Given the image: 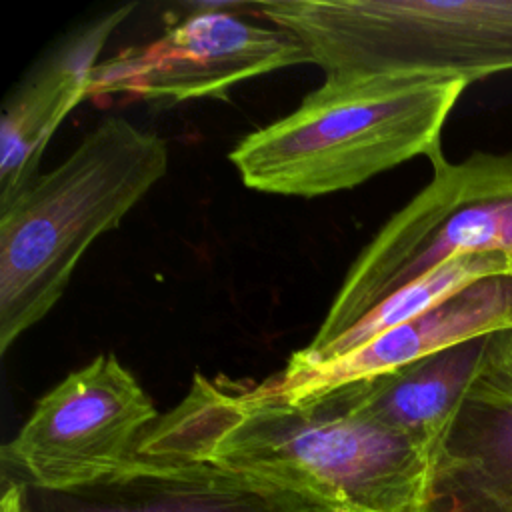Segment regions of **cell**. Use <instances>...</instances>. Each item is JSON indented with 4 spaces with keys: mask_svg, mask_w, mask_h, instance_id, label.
<instances>
[{
    "mask_svg": "<svg viewBox=\"0 0 512 512\" xmlns=\"http://www.w3.org/2000/svg\"><path fill=\"white\" fill-rule=\"evenodd\" d=\"M512 330V278H482L420 316L402 322L330 360L290 356L284 370L264 384L286 398H304L344 382L392 372L456 344Z\"/></svg>",
    "mask_w": 512,
    "mask_h": 512,
    "instance_id": "10",
    "label": "cell"
},
{
    "mask_svg": "<svg viewBox=\"0 0 512 512\" xmlns=\"http://www.w3.org/2000/svg\"><path fill=\"white\" fill-rule=\"evenodd\" d=\"M326 76L476 82L512 70V0H276L254 4Z\"/></svg>",
    "mask_w": 512,
    "mask_h": 512,
    "instance_id": "4",
    "label": "cell"
},
{
    "mask_svg": "<svg viewBox=\"0 0 512 512\" xmlns=\"http://www.w3.org/2000/svg\"><path fill=\"white\" fill-rule=\"evenodd\" d=\"M16 484L22 512H340L316 496L228 468L140 456L70 488Z\"/></svg>",
    "mask_w": 512,
    "mask_h": 512,
    "instance_id": "8",
    "label": "cell"
},
{
    "mask_svg": "<svg viewBox=\"0 0 512 512\" xmlns=\"http://www.w3.org/2000/svg\"><path fill=\"white\" fill-rule=\"evenodd\" d=\"M134 6L112 10L70 36L6 100L0 122V206L36 176L52 134L84 100L96 56Z\"/></svg>",
    "mask_w": 512,
    "mask_h": 512,
    "instance_id": "11",
    "label": "cell"
},
{
    "mask_svg": "<svg viewBox=\"0 0 512 512\" xmlns=\"http://www.w3.org/2000/svg\"><path fill=\"white\" fill-rule=\"evenodd\" d=\"M464 82L414 76H326L284 118L246 134L228 154L244 186L314 198L360 186L442 150V128Z\"/></svg>",
    "mask_w": 512,
    "mask_h": 512,
    "instance_id": "3",
    "label": "cell"
},
{
    "mask_svg": "<svg viewBox=\"0 0 512 512\" xmlns=\"http://www.w3.org/2000/svg\"><path fill=\"white\" fill-rule=\"evenodd\" d=\"M508 276L512 278V262H510V268H508Z\"/></svg>",
    "mask_w": 512,
    "mask_h": 512,
    "instance_id": "15",
    "label": "cell"
},
{
    "mask_svg": "<svg viewBox=\"0 0 512 512\" xmlns=\"http://www.w3.org/2000/svg\"><path fill=\"white\" fill-rule=\"evenodd\" d=\"M430 182L400 208L352 262L310 344L316 358L386 298L464 254H504L512 262V148L430 158Z\"/></svg>",
    "mask_w": 512,
    "mask_h": 512,
    "instance_id": "5",
    "label": "cell"
},
{
    "mask_svg": "<svg viewBox=\"0 0 512 512\" xmlns=\"http://www.w3.org/2000/svg\"><path fill=\"white\" fill-rule=\"evenodd\" d=\"M410 512H512V340L496 332L434 442Z\"/></svg>",
    "mask_w": 512,
    "mask_h": 512,
    "instance_id": "9",
    "label": "cell"
},
{
    "mask_svg": "<svg viewBox=\"0 0 512 512\" xmlns=\"http://www.w3.org/2000/svg\"><path fill=\"white\" fill-rule=\"evenodd\" d=\"M132 456L228 468L340 512H410L430 450L350 406L338 388L286 398L264 382L244 386L196 372Z\"/></svg>",
    "mask_w": 512,
    "mask_h": 512,
    "instance_id": "1",
    "label": "cell"
},
{
    "mask_svg": "<svg viewBox=\"0 0 512 512\" xmlns=\"http://www.w3.org/2000/svg\"><path fill=\"white\" fill-rule=\"evenodd\" d=\"M0 512H22L20 510V488L14 480H4V494L0 502Z\"/></svg>",
    "mask_w": 512,
    "mask_h": 512,
    "instance_id": "14",
    "label": "cell"
},
{
    "mask_svg": "<svg viewBox=\"0 0 512 512\" xmlns=\"http://www.w3.org/2000/svg\"><path fill=\"white\" fill-rule=\"evenodd\" d=\"M168 146L108 116L46 174L0 206V352L62 298L86 250L158 184Z\"/></svg>",
    "mask_w": 512,
    "mask_h": 512,
    "instance_id": "2",
    "label": "cell"
},
{
    "mask_svg": "<svg viewBox=\"0 0 512 512\" xmlns=\"http://www.w3.org/2000/svg\"><path fill=\"white\" fill-rule=\"evenodd\" d=\"M160 414L136 376L106 352L46 392L18 434L2 446L16 482L70 488L126 464Z\"/></svg>",
    "mask_w": 512,
    "mask_h": 512,
    "instance_id": "6",
    "label": "cell"
},
{
    "mask_svg": "<svg viewBox=\"0 0 512 512\" xmlns=\"http://www.w3.org/2000/svg\"><path fill=\"white\" fill-rule=\"evenodd\" d=\"M508 334H510V340H512V330H508Z\"/></svg>",
    "mask_w": 512,
    "mask_h": 512,
    "instance_id": "16",
    "label": "cell"
},
{
    "mask_svg": "<svg viewBox=\"0 0 512 512\" xmlns=\"http://www.w3.org/2000/svg\"><path fill=\"white\" fill-rule=\"evenodd\" d=\"M296 64H312L288 30L260 26L224 6H206L162 36L98 62L88 98L186 102L222 98L232 86Z\"/></svg>",
    "mask_w": 512,
    "mask_h": 512,
    "instance_id": "7",
    "label": "cell"
},
{
    "mask_svg": "<svg viewBox=\"0 0 512 512\" xmlns=\"http://www.w3.org/2000/svg\"><path fill=\"white\" fill-rule=\"evenodd\" d=\"M510 260L504 254H464L456 256L434 270L422 274L390 298H386L378 308H374L366 318H362L350 332H346L338 342L324 350L316 358H304L298 352L292 356L302 362H320L330 360L340 354L350 352L352 348L364 344L366 340L408 322L422 312L434 308L452 294L464 290L466 286L496 274H508Z\"/></svg>",
    "mask_w": 512,
    "mask_h": 512,
    "instance_id": "13",
    "label": "cell"
},
{
    "mask_svg": "<svg viewBox=\"0 0 512 512\" xmlns=\"http://www.w3.org/2000/svg\"><path fill=\"white\" fill-rule=\"evenodd\" d=\"M490 336H480L392 372L334 388L356 410L432 450L476 378Z\"/></svg>",
    "mask_w": 512,
    "mask_h": 512,
    "instance_id": "12",
    "label": "cell"
}]
</instances>
